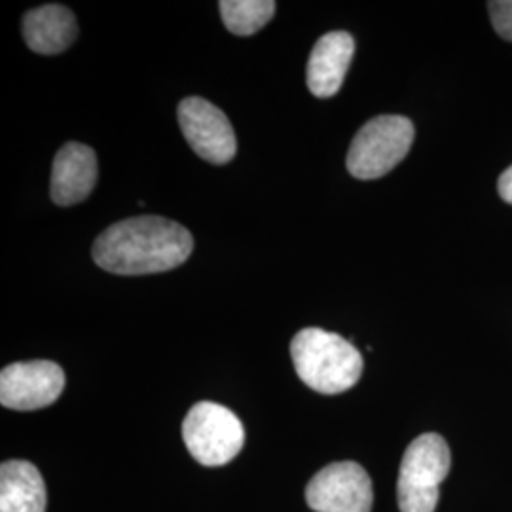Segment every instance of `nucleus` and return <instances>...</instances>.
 <instances>
[{"label": "nucleus", "mask_w": 512, "mask_h": 512, "mask_svg": "<svg viewBox=\"0 0 512 512\" xmlns=\"http://www.w3.org/2000/svg\"><path fill=\"white\" fill-rule=\"evenodd\" d=\"M192 249V234L179 222L145 215L109 226L95 239L92 255L110 274L148 275L179 268Z\"/></svg>", "instance_id": "nucleus-1"}, {"label": "nucleus", "mask_w": 512, "mask_h": 512, "mask_svg": "<svg viewBox=\"0 0 512 512\" xmlns=\"http://www.w3.org/2000/svg\"><path fill=\"white\" fill-rule=\"evenodd\" d=\"M298 378L317 393L338 395L363 376V355L349 340L329 330L308 327L291 342Z\"/></svg>", "instance_id": "nucleus-2"}, {"label": "nucleus", "mask_w": 512, "mask_h": 512, "mask_svg": "<svg viewBox=\"0 0 512 512\" xmlns=\"http://www.w3.org/2000/svg\"><path fill=\"white\" fill-rule=\"evenodd\" d=\"M452 454L437 433H425L412 440L404 452L397 482L401 512H435L439 488L450 473Z\"/></svg>", "instance_id": "nucleus-3"}, {"label": "nucleus", "mask_w": 512, "mask_h": 512, "mask_svg": "<svg viewBox=\"0 0 512 512\" xmlns=\"http://www.w3.org/2000/svg\"><path fill=\"white\" fill-rule=\"evenodd\" d=\"M414 141V124L395 114L372 118L351 141L348 171L361 181H372L387 175L401 164Z\"/></svg>", "instance_id": "nucleus-4"}, {"label": "nucleus", "mask_w": 512, "mask_h": 512, "mask_svg": "<svg viewBox=\"0 0 512 512\" xmlns=\"http://www.w3.org/2000/svg\"><path fill=\"white\" fill-rule=\"evenodd\" d=\"M183 440L190 456L205 467H220L238 456L245 429L238 416L222 404H194L183 421Z\"/></svg>", "instance_id": "nucleus-5"}, {"label": "nucleus", "mask_w": 512, "mask_h": 512, "mask_svg": "<svg viewBox=\"0 0 512 512\" xmlns=\"http://www.w3.org/2000/svg\"><path fill=\"white\" fill-rule=\"evenodd\" d=\"M306 501L315 512H372V480L359 463L336 461L311 478Z\"/></svg>", "instance_id": "nucleus-6"}, {"label": "nucleus", "mask_w": 512, "mask_h": 512, "mask_svg": "<svg viewBox=\"0 0 512 512\" xmlns=\"http://www.w3.org/2000/svg\"><path fill=\"white\" fill-rule=\"evenodd\" d=\"M177 116L184 139L205 162L224 165L234 160L238 152L236 133L219 107L202 97H186Z\"/></svg>", "instance_id": "nucleus-7"}, {"label": "nucleus", "mask_w": 512, "mask_h": 512, "mask_svg": "<svg viewBox=\"0 0 512 512\" xmlns=\"http://www.w3.org/2000/svg\"><path fill=\"white\" fill-rule=\"evenodd\" d=\"M65 389V372L52 361L14 363L0 372V403L31 412L54 404Z\"/></svg>", "instance_id": "nucleus-8"}, {"label": "nucleus", "mask_w": 512, "mask_h": 512, "mask_svg": "<svg viewBox=\"0 0 512 512\" xmlns=\"http://www.w3.org/2000/svg\"><path fill=\"white\" fill-rule=\"evenodd\" d=\"M97 156L82 143H67L55 154L50 196L57 205L69 207L84 202L97 184Z\"/></svg>", "instance_id": "nucleus-9"}, {"label": "nucleus", "mask_w": 512, "mask_h": 512, "mask_svg": "<svg viewBox=\"0 0 512 512\" xmlns=\"http://www.w3.org/2000/svg\"><path fill=\"white\" fill-rule=\"evenodd\" d=\"M355 54V40L344 31L327 33L317 40L308 59V90L319 99L340 92Z\"/></svg>", "instance_id": "nucleus-10"}, {"label": "nucleus", "mask_w": 512, "mask_h": 512, "mask_svg": "<svg viewBox=\"0 0 512 512\" xmlns=\"http://www.w3.org/2000/svg\"><path fill=\"white\" fill-rule=\"evenodd\" d=\"M27 46L42 55L65 52L78 35L73 12L61 4H46L33 8L23 16L21 23Z\"/></svg>", "instance_id": "nucleus-11"}, {"label": "nucleus", "mask_w": 512, "mask_h": 512, "mask_svg": "<svg viewBox=\"0 0 512 512\" xmlns=\"http://www.w3.org/2000/svg\"><path fill=\"white\" fill-rule=\"evenodd\" d=\"M46 484L37 467L23 459L0 467V512H46Z\"/></svg>", "instance_id": "nucleus-12"}, {"label": "nucleus", "mask_w": 512, "mask_h": 512, "mask_svg": "<svg viewBox=\"0 0 512 512\" xmlns=\"http://www.w3.org/2000/svg\"><path fill=\"white\" fill-rule=\"evenodd\" d=\"M220 16L230 33L251 37L274 18V0H222Z\"/></svg>", "instance_id": "nucleus-13"}, {"label": "nucleus", "mask_w": 512, "mask_h": 512, "mask_svg": "<svg viewBox=\"0 0 512 512\" xmlns=\"http://www.w3.org/2000/svg\"><path fill=\"white\" fill-rule=\"evenodd\" d=\"M488 10L499 37L512 42V0H492L488 2Z\"/></svg>", "instance_id": "nucleus-14"}, {"label": "nucleus", "mask_w": 512, "mask_h": 512, "mask_svg": "<svg viewBox=\"0 0 512 512\" xmlns=\"http://www.w3.org/2000/svg\"><path fill=\"white\" fill-rule=\"evenodd\" d=\"M497 188H499L501 198L512 205V165L507 171H503V175L499 177Z\"/></svg>", "instance_id": "nucleus-15"}]
</instances>
